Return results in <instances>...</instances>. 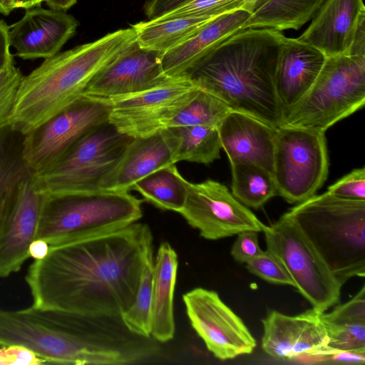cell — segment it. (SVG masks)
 <instances>
[{"label":"cell","mask_w":365,"mask_h":365,"mask_svg":"<svg viewBox=\"0 0 365 365\" xmlns=\"http://www.w3.org/2000/svg\"><path fill=\"white\" fill-rule=\"evenodd\" d=\"M250 18L247 11L237 10L212 19L187 40L162 55L164 73L168 77L190 76L216 46L247 29Z\"/></svg>","instance_id":"44dd1931"},{"label":"cell","mask_w":365,"mask_h":365,"mask_svg":"<svg viewBox=\"0 0 365 365\" xmlns=\"http://www.w3.org/2000/svg\"><path fill=\"white\" fill-rule=\"evenodd\" d=\"M267 250L284 266L294 287L318 312L340 300L341 285L297 225L284 214L263 232Z\"/></svg>","instance_id":"30bf717a"},{"label":"cell","mask_w":365,"mask_h":365,"mask_svg":"<svg viewBox=\"0 0 365 365\" xmlns=\"http://www.w3.org/2000/svg\"><path fill=\"white\" fill-rule=\"evenodd\" d=\"M187 195L179 212L187 222L207 240H219L267 226L241 203L223 184L212 180L185 182Z\"/></svg>","instance_id":"4fadbf2b"},{"label":"cell","mask_w":365,"mask_h":365,"mask_svg":"<svg viewBox=\"0 0 365 365\" xmlns=\"http://www.w3.org/2000/svg\"><path fill=\"white\" fill-rule=\"evenodd\" d=\"M190 0H155L167 13ZM326 0H227L234 11L250 14L247 29L298 30L310 21Z\"/></svg>","instance_id":"603a6c76"},{"label":"cell","mask_w":365,"mask_h":365,"mask_svg":"<svg viewBox=\"0 0 365 365\" xmlns=\"http://www.w3.org/2000/svg\"><path fill=\"white\" fill-rule=\"evenodd\" d=\"M185 182L175 164H172L142 178L135 183L132 190L160 209L179 212L186 199Z\"/></svg>","instance_id":"f1b7e54d"},{"label":"cell","mask_w":365,"mask_h":365,"mask_svg":"<svg viewBox=\"0 0 365 365\" xmlns=\"http://www.w3.org/2000/svg\"><path fill=\"white\" fill-rule=\"evenodd\" d=\"M320 359L324 362L333 364H364L365 363V351H337Z\"/></svg>","instance_id":"ab89813d"},{"label":"cell","mask_w":365,"mask_h":365,"mask_svg":"<svg viewBox=\"0 0 365 365\" xmlns=\"http://www.w3.org/2000/svg\"><path fill=\"white\" fill-rule=\"evenodd\" d=\"M137 42L133 29L109 33L44 61L21 81L9 124L26 134L81 98L103 69Z\"/></svg>","instance_id":"3957f363"},{"label":"cell","mask_w":365,"mask_h":365,"mask_svg":"<svg viewBox=\"0 0 365 365\" xmlns=\"http://www.w3.org/2000/svg\"><path fill=\"white\" fill-rule=\"evenodd\" d=\"M23 78L14 58L0 71V127L9 124Z\"/></svg>","instance_id":"836d02e7"},{"label":"cell","mask_w":365,"mask_h":365,"mask_svg":"<svg viewBox=\"0 0 365 365\" xmlns=\"http://www.w3.org/2000/svg\"><path fill=\"white\" fill-rule=\"evenodd\" d=\"M232 168V194L241 203L259 208L277 195L272 173L252 163H235Z\"/></svg>","instance_id":"f546056e"},{"label":"cell","mask_w":365,"mask_h":365,"mask_svg":"<svg viewBox=\"0 0 365 365\" xmlns=\"http://www.w3.org/2000/svg\"><path fill=\"white\" fill-rule=\"evenodd\" d=\"M24 139L10 124L0 127V230L19 187L33 173L24 158Z\"/></svg>","instance_id":"4316f807"},{"label":"cell","mask_w":365,"mask_h":365,"mask_svg":"<svg viewBox=\"0 0 365 365\" xmlns=\"http://www.w3.org/2000/svg\"><path fill=\"white\" fill-rule=\"evenodd\" d=\"M178 259L176 252L167 242L158 247L153 264L150 335L167 342L175 334L173 299Z\"/></svg>","instance_id":"d4e9b609"},{"label":"cell","mask_w":365,"mask_h":365,"mask_svg":"<svg viewBox=\"0 0 365 365\" xmlns=\"http://www.w3.org/2000/svg\"><path fill=\"white\" fill-rule=\"evenodd\" d=\"M152 250L150 229L139 222L50 246L25 277L32 305L90 319L120 317L135 299Z\"/></svg>","instance_id":"6da1fadb"},{"label":"cell","mask_w":365,"mask_h":365,"mask_svg":"<svg viewBox=\"0 0 365 365\" xmlns=\"http://www.w3.org/2000/svg\"><path fill=\"white\" fill-rule=\"evenodd\" d=\"M0 14H3L4 16L9 15V14L7 13V11L6 9V7H5L4 0H0Z\"/></svg>","instance_id":"bcb514c9"},{"label":"cell","mask_w":365,"mask_h":365,"mask_svg":"<svg viewBox=\"0 0 365 365\" xmlns=\"http://www.w3.org/2000/svg\"><path fill=\"white\" fill-rule=\"evenodd\" d=\"M250 272L269 282L294 287V282L282 264L269 251L246 262Z\"/></svg>","instance_id":"e575fe53"},{"label":"cell","mask_w":365,"mask_h":365,"mask_svg":"<svg viewBox=\"0 0 365 365\" xmlns=\"http://www.w3.org/2000/svg\"><path fill=\"white\" fill-rule=\"evenodd\" d=\"M182 299L192 328L216 358L231 359L253 351L255 338L217 292L197 287Z\"/></svg>","instance_id":"5bb4252c"},{"label":"cell","mask_w":365,"mask_h":365,"mask_svg":"<svg viewBox=\"0 0 365 365\" xmlns=\"http://www.w3.org/2000/svg\"><path fill=\"white\" fill-rule=\"evenodd\" d=\"M46 0H4L5 7L9 14L15 9H30L38 6Z\"/></svg>","instance_id":"ee69618b"},{"label":"cell","mask_w":365,"mask_h":365,"mask_svg":"<svg viewBox=\"0 0 365 365\" xmlns=\"http://www.w3.org/2000/svg\"><path fill=\"white\" fill-rule=\"evenodd\" d=\"M329 170L325 132L282 125L277 129L272 175L277 194L289 203L313 196Z\"/></svg>","instance_id":"9c48e42d"},{"label":"cell","mask_w":365,"mask_h":365,"mask_svg":"<svg viewBox=\"0 0 365 365\" xmlns=\"http://www.w3.org/2000/svg\"><path fill=\"white\" fill-rule=\"evenodd\" d=\"M231 110L219 98L200 88L169 127L207 125L217 128Z\"/></svg>","instance_id":"1f68e13d"},{"label":"cell","mask_w":365,"mask_h":365,"mask_svg":"<svg viewBox=\"0 0 365 365\" xmlns=\"http://www.w3.org/2000/svg\"><path fill=\"white\" fill-rule=\"evenodd\" d=\"M327 192L344 200L365 201V168H358L328 187Z\"/></svg>","instance_id":"d590c367"},{"label":"cell","mask_w":365,"mask_h":365,"mask_svg":"<svg viewBox=\"0 0 365 365\" xmlns=\"http://www.w3.org/2000/svg\"><path fill=\"white\" fill-rule=\"evenodd\" d=\"M322 318L329 321L365 322V287L349 302L336 307L329 313H321Z\"/></svg>","instance_id":"8d00e7d4"},{"label":"cell","mask_w":365,"mask_h":365,"mask_svg":"<svg viewBox=\"0 0 365 365\" xmlns=\"http://www.w3.org/2000/svg\"><path fill=\"white\" fill-rule=\"evenodd\" d=\"M46 197L36 188L33 173L19 187L0 230V277L19 272L29 258Z\"/></svg>","instance_id":"9a60e30c"},{"label":"cell","mask_w":365,"mask_h":365,"mask_svg":"<svg viewBox=\"0 0 365 365\" xmlns=\"http://www.w3.org/2000/svg\"><path fill=\"white\" fill-rule=\"evenodd\" d=\"M200 88L189 76L170 77L150 89L107 98L108 122L133 138L147 137L169 127Z\"/></svg>","instance_id":"8fae6325"},{"label":"cell","mask_w":365,"mask_h":365,"mask_svg":"<svg viewBox=\"0 0 365 365\" xmlns=\"http://www.w3.org/2000/svg\"><path fill=\"white\" fill-rule=\"evenodd\" d=\"M133 138L108 121L81 138L51 166L33 173L36 188L46 196L101 190Z\"/></svg>","instance_id":"ba28073f"},{"label":"cell","mask_w":365,"mask_h":365,"mask_svg":"<svg viewBox=\"0 0 365 365\" xmlns=\"http://www.w3.org/2000/svg\"><path fill=\"white\" fill-rule=\"evenodd\" d=\"M50 9L66 11L73 6L77 0H46Z\"/></svg>","instance_id":"f6af8a7d"},{"label":"cell","mask_w":365,"mask_h":365,"mask_svg":"<svg viewBox=\"0 0 365 365\" xmlns=\"http://www.w3.org/2000/svg\"><path fill=\"white\" fill-rule=\"evenodd\" d=\"M262 252L259 245L257 232L252 230L238 233L231 249L232 256L240 263H246Z\"/></svg>","instance_id":"74e56055"},{"label":"cell","mask_w":365,"mask_h":365,"mask_svg":"<svg viewBox=\"0 0 365 365\" xmlns=\"http://www.w3.org/2000/svg\"><path fill=\"white\" fill-rule=\"evenodd\" d=\"M214 18L215 17L168 18L140 21L130 26L135 32L137 43L140 48L163 54L187 40Z\"/></svg>","instance_id":"83f0119b"},{"label":"cell","mask_w":365,"mask_h":365,"mask_svg":"<svg viewBox=\"0 0 365 365\" xmlns=\"http://www.w3.org/2000/svg\"><path fill=\"white\" fill-rule=\"evenodd\" d=\"M327 56L319 49L299 40L284 37L275 76V90L285 113L310 89Z\"/></svg>","instance_id":"7402d4cb"},{"label":"cell","mask_w":365,"mask_h":365,"mask_svg":"<svg viewBox=\"0 0 365 365\" xmlns=\"http://www.w3.org/2000/svg\"><path fill=\"white\" fill-rule=\"evenodd\" d=\"M365 103V56H328L316 81L284 115L282 125L325 132Z\"/></svg>","instance_id":"52a82bcc"},{"label":"cell","mask_w":365,"mask_h":365,"mask_svg":"<svg viewBox=\"0 0 365 365\" xmlns=\"http://www.w3.org/2000/svg\"><path fill=\"white\" fill-rule=\"evenodd\" d=\"M78 21L66 11L35 6L9 26L10 47L25 59L48 58L60 52L75 34Z\"/></svg>","instance_id":"ac0fdd59"},{"label":"cell","mask_w":365,"mask_h":365,"mask_svg":"<svg viewBox=\"0 0 365 365\" xmlns=\"http://www.w3.org/2000/svg\"><path fill=\"white\" fill-rule=\"evenodd\" d=\"M174 163L210 164L220 157L217 128L207 125L172 126L160 131Z\"/></svg>","instance_id":"484cf974"},{"label":"cell","mask_w":365,"mask_h":365,"mask_svg":"<svg viewBox=\"0 0 365 365\" xmlns=\"http://www.w3.org/2000/svg\"><path fill=\"white\" fill-rule=\"evenodd\" d=\"M153 264L152 250L146 257L135 299L120 316L123 324L131 333L143 337L150 336Z\"/></svg>","instance_id":"4dcf8cb0"},{"label":"cell","mask_w":365,"mask_h":365,"mask_svg":"<svg viewBox=\"0 0 365 365\" xmlns=\"http://www.w3.org/2000/svg\"><path fill=\"white\" fill-rule=\"evenodd\" d=\"M107 98L83 95L46 122L24 135L23 155L33 173L61 158L86 133L108 121Z\"/></svg>","instance_id":"7c38bea8"},{"label":"cell","mask_w":365,"mask_h":365,"mask_svg":"<svg viewBox=\"0 0 365 365\" xmlns=\"http://www.w3.org/2000/svg\"><path fill=\"white\" fill-rule=\"evenodd\" d=\"M217 130L230 165L252 163L272 173L276 128L244 113L231 110Z\"/></svg>","instance_id":"d6986e66"},{"label":"cell","mask_w":365,"mask_h":365,"mask_svg":"<svg viewBox=\"0 0 365 365\" xmlns=\"http://www.w3.org/2000/svg\"><path fill=\"white\" fill-rule=\"evenodd\" d=\"M162 55L142 48L136 42L96 75L83 95L108 98L144 91L163 83L170 77L163 71Z\"/></svg>","instance_id":"e0dca14e"},{"label":"cell","mask_w":365,"mask_h":365,"mask_svg":"<svg viewBox=\"0 0 365 365\" xmlns=\"http://www.w3.org/2000/svg\"><path fill=\"white\" fill-rule=\"evenodd\" d=\"M86 318L33 305L0 309V346H22L46 364H124L134 359L116 346L91 339Z\"/></svg>","instance_id":"277c9868"},{"label":"cell","mask_w":365,"mask_h":365,"mask_svg":"<svg viewBox=\"0 0 365 365\" xmlns=\"http://www.w3.org/2000/svg\"><path fill=\"white\" fill-rule=\"evenodd\" d=\"M284 37L273 29L242 30L216 46L190 76L232 110L277 129L284 118L275 90Z\"/></svg>","instance_id":"7a4b0ae2"},{"label":"cell","mask_w":365,"mask_h":365,"mask_svg":"<svg viewBox=\"0 0 365 365\" xmlns=\"http://www.w3.org/2000/svg\"><path fill=\"white\" fill-rule=\"evenodd\" d=\"M364 18L363 0H326L297 38L327 57L346 53L358 25Z\"/></svg>","instance_id":"ffe728a7"},{"label":"cell","mask_w":365,"mask_h":365,"mask_svg":"<svg viewBox=\"0 0 365 365\" xmlns=\"http://www.w3.org/2000/svg\"><path fill=\"white\" fill-rule=\"evenodd\" d=\"M142 202L106 190L46 196L36 239L53 246L121 229L141 218Z\"/></svg>","instance_id":"8992f818"},{"label":"cell","mask_w":365,"mask_h":365,"mask_svg":"<svg viewBox=\"0 0 365 365\" xmlns=\"http://www.w3.org/2000/svg\"><path fill=\"white\" fill-rule=\"evenodd\" d=\"M9 26L0 19V71L11 59L14 58L10 52L9 40Z\"/></svg>","instance_id":"60d3db41"},{"label":"cell","mask_w":365,"mask_h":365,"mask_svg":"<svg viewBox=\"0 0 365 365\" xmlns=\"http://www.w3.org/2000/svg\"><path fill=\"white\" fill-rule=\"evenodd\" d=\"M299 228L341 286L365 275V201L328 192L285 213Z\"/></svg>","instance_id":"5b68a950"},{"label":"cell","mask_w":365,"mask_h":365,"mask_svg":"<svg viewBox=\"0 0 365 365\" xmlns=\"http://www.w3.org/2000/svg\"><path fill=\"white\" fill-rule=\"evenodd\" d=\"M346 54L365 56V18L359 22L350 48Z\"/></svg>","instance_id":"b9f144b4"},{"label":"cell","mask_w":365,"mask_h":365,"mask_svg":"<svg viewBox=\"0 0 365 365\" xmlns=\"http://www.w3.org/2000/svg\"><path fill=\"white\" fill-rule=\"evenodd\" d=\"M320 314L314 309L296 316L271 311L262 320V349L278 360L319 358L328 341Z\"/></svg>","instance_id":"2e32d148"},{"label":"cell","mask_w":365,"mask_h":365,"mask_svg":"<svg viewBox=\"0 0 365 365\" xmlns=\"http://www.w3.org/2000/svg\"><path fill=\"white\" fill-rule=\"evenodd\" d=\"M328 341L318 359L342 351H365V322L329 321L322 317Z\"/></svg>","instance_id":"d6a6232c"},{"label":"cell","mask_w":365,"mask_h":365,"mask_svg":"<svg viewBox=\"0 0 365 365\" xmlns=\"http://www.w3.org/2000/svg\"><path fill=\"white\" fill-rule=\"evenodd\" d=\"M49 247V245L43 240H34L29 246V257H32L34 259L44 258L48 253Z\"/></svg>","instance_id":"7bdbcfd3"},{"label":"cell","mask_w":365,"mask_h":365,"mask_svg":"<svg viewBox=\"0 0 365 365\" xmlns=\"http://www.w3.org/2000/svg\"><path fill=\"white\" fill-rule=\"evenodd\" d=\"M172 164L175 163L160 132L135 138L101 182V190L130 192L142 178Z\"/></svg>","instance_id":"cb8c5ba5"},{"label":"cell","mask_w":365,"mask_h":365,"mask_svg":"<svg viewBox=\"0 0 365 365\" xmlns=\"http://www.w3.org/2000/svg\"><path fill=\"white\" fill-rule=\"evenodd\" d=\"M43 364H46L43 359L22 346H0V365H38Z\"/></svg>","instance_id":"f35d334b"}]
</instances>
